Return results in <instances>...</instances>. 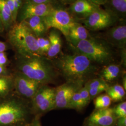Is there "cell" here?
<instances>
[{"mask_svg": "<svg viewBox=\"0 0 126 126\" xmlns=\"http://www.w3.org/2000/svg\"><path fill=\"white\" fill-rule=\"evenodd\" d=\"M116 119L113 108L95 109L86 119L84 126H114Z\"/></svg>", "mask_w": 126, "mask_h": 126, "instance_id": "7c38bea8", "label": "cell"}, {"mask_svg": "<svg viewBox=\"0 0 126 126\" xmlns=\"http://www.w3.org/2000/svg\"><path fill=\"white\" fill-rule=\"evenodd\" d=\"M8 62L7 55L5 52H0V65L6 67Z\"/></svg>", "mask_w": 126, "mask_h": 126, "instance_id": "f546056e", "label": "cell"}, {"mask_svg": "<svg viewBox=\"0 0 126 126\" xmlns=\"http://www.w3.org/2000/svg\"><path fill=\"white\" fill-rule=\"evenodd\" d=\"M113 112L116 118L126 117V102L124 101L119 104L114 108Z\"/></svg>", "mask_w": 126, "mask_h": 126, "instance_id": "4316f807", "label": "cell"}, {"mask_svg": "<svg viewBox=\"0 0 126 126\" xmlns=\"http://www.w3.org/2000/svg\"><path fill=\"white\" fill-rule=\"evenodd\" d=\"M99 8V6L89 0H76L71 5L69 12L74 18L84 19Z\"/></svg>", "mask_w": 126, "mask_h": 126, "instance_id": "5bb4252c", "label": "cell"}, {"mask_svg": "<svg viewBox=\"0 0 126 126\" xmlns=\"http://www.w3.org/2000/svg\"><path fill=\"white\" fill-rule=\"evenodd\" d=\"M106 92L112 100L115 102L122 100L126 94V91L123 86L118 84L109 86Z\"/></svg>", "mask_w": 126, "mask_h": 126, "instance_id": "7402d4cb", "label": "cell"}, {"mask_svg": "<svg viewBox=\"0 0 126 126\" xmlns=\"http://www.w3.org/2000/svg\"><path fill=\"white\" fill-rule=\"evenodd\" d=\"M43 18L48 30L54 28L65 37L67 36L70 29L78 23L69 11L60 8H56Z\"/></svg>", "mask_w": 126, "mask_h": 126, "instance_id": "8992f818", "label": "cell"}, {"mask_svg": "<svg viewBox=\"0 0 126 126\" xmlns=\"http://www.w3.org/2000/svg\"><path fill=\"white\" fill-rule=\"evenodd\" d=\"M122 83H123V87L124 88V89L126 91V76L124 77L123 78V81H122Z\"/></svg>", "mask_w": 126, "mask_h": 126, "instance_id": "74e56055", "label": "cell"}, {"mask_svg": "<svg viewBox=\"0 0 126 126\" xmlns=\"http://www.w3.org/2000/svg\"><path fill=\"white\" fill-rule=\"evenodd\" d=\"M50 47L47 55L50 58L57 56L60 52L62 47V40L59 32L54 30L51 31L48 37Z\"/></svg>", "mask_w": 126, "mask_h": 126, "instance_id": "ac0fdd59", "label": "cell"}, {"mask_svg": "<svg viewBox=\"0 0 126 126\" xmlns=\"http://www.w3.org/2000/svg\"><path fill=\"white\" fill-rule=\"evenodd\" d=\"M55 67L70 82L84 83L95 72L93 62L85 56L76 53L64 55L57 60Z\"/></svg>", "mask_w": 126, "mask_h": 126, "instance_id": "6da1fadb", "label": "cell"}, {"mask_svg": "<svg viewBox=\"0 0 126 126\" xmlns=\"http://www.w3.org/2000/svg\"><path fill=\"white\" fill-rule=\"evenodd\" d=\"M89 35L87 29L78 23L70 29L66 37L71 43V45H74L81 41L88 38Z\"/></svg>", "mask_w": 126, "mask_h": 126, "instance_id": "9a60e30c", "label": "cell"}, {"mask_svg": "<svg viewBox=\"0 0 126 126\" xmlns=\"http://www.w3.org/2000/svg\"><path fill=\"white\" fill-rule=\"evenodd\" d=\"M106 10L116 16L120 19L126 14V0H107L104 4Z\"/></svg>", "mask_w": 126, "mask_h": 126, "instance_id": "2e32d148", "label": "cell"}, {"mask_svg": "<svg viewBox=\"0 0 126 126\" xmlns=\"http://www.w3.org/2000/svg\"><path fill=\"white\" fill-rule=\"evenodd\" d=\"M0 18L4 30L7 31L15 23L11 12L6 0H0Z\"/></svg>", "mask_w": 126, "mask_h": 126, "instance_id": "d6986e66", "label": "cell"}, {"mask_svg": "<svg viewBox=\"0 0 126 126\" xmlns=\"http://www.w3.org/2000/svg\"><path fill=\"white\" fill-rule=\"evenodd\" d=\"M0 30L1 31H2V32L3 31V30H4V27H3V25L2 24V22L1 21V19L0 18Z\"/></svg>", "mask_w": 126, "mask_h": 126, "instance_id": "ab89813d", "label": "cell"}, {"mask_svg": "<svg viewBox=\"0 0 126 126\" xmlns=\"http://www.w3.org/2000/svg\"><path fill=\"white\" fill-rule=\"evenodd\" d=\"M83 86V83L67 82L55 88L54 109L69 108L73 95Z\"/></svg>", "mask_w": 126, "mask_h": 126, "instance_id": "30bf717a", "label": "cell"}, {"mask_svg": "<svg viewBox=\"0 0 126 126\" xmlns=\"http://www.w3.org/2000/svg\"><path fill=\"white\" fill-rule=\"evenodd\" d=\"M8 40L19 57L43 56L37 45V37L27 23H15L8 31Z\"/></svg>", "mask_w": 126, "mask_h": 126, "instance_id": "7a4b0ae2", "label": "cell"}, {"mask_svg": "<svg viewBox=\"0 0 126 126\" xmlns=\"http://www.w3.org/2000/svg\"><path fill=\"white\" fill-rule=\"evenodd\" d=\"M120 19L113 14L99 8L83 19V22L86 29L96 31L112 27Z\"/></svg>", "mask_w": 126, "mask_h": 126, "instance_id": "ba28073f", "label": "cell"}, {"mask_svg": "<svg viewBox=\"0 0 126 126\" xmlns=\"http://www.w3.org/2000/svg\"><path fill=\"white\" fill-rule=\"evenodd\" d=\"M2 32V31H1V30H0V32Z\"/></svg>", "mask_w": 126, "mask_h": 126, "instance_id": "7bdbcfd3", "label": "cell"}, {"mask_svg": "<svg viewBox=\"0 0 126 126\" xmlns=\"http://www.w3.org/2000/svg\"><path fill=\"white\" fill-rule=\"evenodd\" d=\"M72 46L77 53L85 56L93 63L104 65L113 60V51L104 41L89 37Z\"/></svg>", "mask_w": 126, "mask_h": 126, "instance_id": "5b68a950", "label": "cell"}, {"mask_svg": "<svg viewBox=\"0 0 126 126\" xmlns=\"http://www.w3.org/2000/svg\"><path fill=\"white\" fill-rule=\"evenodd\" d=\"M29 126H42L40 120V117L36 116L33 119L31 123L29 124Z\"/></svg>", "mask_w": 126, "mask_h": 126, "instance_id": "836d02e7", "label": "cell"}, {"mask_svg": "<svg viewBox=\"0 0 126 126\" xmlns=\"http://www.w3.org/2000/svg\"><path fill=\"white\" fill-rule=\"evenodd\" d=\"M12 126H29V124H27V123H25V122H24V123H19Z\"/></svg>", "mask_w": 126, "mask_h": 126, "instance_id": "f35d334b", "label": "cell"}, {"mask_svg": "<svg viewBox=\"0 0 126 126\" xmlns=\"http://www.w3.org/2000/svg\"><path fill=\"white\" fill-rule=\"evenodd\" d=\"M79 90L73 95L69 103V109H73L78 111H80L86 107Z\"/></svg>", "mask_w": 126, "mask_h": 126, "instance_id": "cb8c5ba5", "label": "cell"}, {"mask_svg": "<svg viewBox=\"0 0 126 126\" xmlns=\"http://www.w3.org/2000/svg\"><path fill=\"white\" fill-rule=\"evenodd\" d=\"M112 99L107 94L98 95L95 99V109H104L109 108Z\"/></svg>", "mask_w": 126, "mask_h": 126, "instance_id": "603a6c76", "label": "cell"}, {"mask_svg": "<svg viewBox=\"0 0 126 126\" xmlns=\"http://www.w3.org/2000/svg\"><path fill=\"white\" fill-rule=\"evenodd\" d=\"M61 3H63L64 4H68V0H58Z\"/></svg>", "mask_w": 126, "mask_h": 126, "instance_id": "60d3db41", "label": "cell"}, {"mask_svg": "<svg viewBox=\"0 0 126 126\" xmlns=\"http://www.w3.org/2000/svg\"><path fill=\"white\" fill-rule=\"evenodd\" d=\"M13 90V75L0 76V98L11 94Z\"/></svg>", "mask_w": 126, "mask_h": 126, "instance_id": "ffe728a7", "label": "cell"}, {"mask_svg": "<svg viewBox=\"0 0 126 126\" xmlns=\"http://www.w3.org/2000/svg\"><path fill=\"white\" fill-rule=\"evenodd\" d=\"M25 21L36 37H43L48 29L43 18L40 16H32L25 20Z\"/></svg>", "mask_w": 126, "mask_h": 126, "instance_id": "e0dca14e", "label": "cell"}, {"mask_svg": "<svg viewBox=\"0 0 126 126\" xmlns=\"http://www.w3.org/2000/svg\"><path fill=\"white\" fill-rule=\"evenodd\" d=\"M89 0L95 5L99 6L100 5L104 4L107 0Z\"/></svg>", "mask_w": 126, "mask_h": 126, "instance_id": "8d00e7d4", "label": "cell"}, {"mask_svg": "<svg viewBox=\"0 0 126 126\" xmlns=\"http://www.w3.org/2000/svg\"><path fill=\"white\" fill-rule=\"evenodd\" d=\"M52 3L35 4L26 1L18 12L16 22L25 21L32 16L45 17L57 8Z\"/></svg>", "mask_w": 126, "mask_h": 126, "instance_id": "8fae6325", "label": "cell"}, {"mask_svg": "<svg viewBox=\"0 0 126 126\" xmlns=\"http://www.w3.org/2000/svg\"><path fill=\"white\" fill-rule=\"evenodd\" d=\"M76 0H68V4H72Z\"/></svg>", "mask_w": 126, "mask_h": 126, "instance_id": "b9f144b4", "label": "cell"}, {"mask_svg": "<svg viewBox=\"0 0 126 126\" xmlns=\"http://www.w3.org/2000/svg\"><path fill=\"white\" fill-rule=\"evenodd\" d=\"M79 92L81 96L82 100L86 107L89 103L91 100L88 89L85 85L84 86H83L79 89Z\"/></svg>", "mask_w": 126, "mask_h": 126, "instance_id": "83f0119b", "label": "cell"}, {"mask_svg": "<svg viewBox=\"0 0 126 126\" xmlns=\"http://www.w3.org/2000/svg\"><path fill=\"white\" fill-rule=\"evenodd\" d=\"M107 83H108L106 81H105L102 78H99L91 80L88 82L86 83V85L89 89L99 87V86L104 85Z\"/></svg>", "mask_w": 126, "mask_h": 126, "instance_id": "f1b7e54d", "label": "cell"}, {"mask_svg": "<svg viewBox=\"0 0 126 126\" xmlns=\"http://www.w3.org/2000/svg\"><path fill=\"white\" fill-rule=\"evenodd\" d=\"M13 1L16 12L18 15V12L23 5L22 0H13Z\"/></svg>", "mask_w": 126, "mask_h": 126, "instance_id": "d6a6232c", "label": "cell"}, {"mask_svg": "<svg viewBox=\"0 0 126 126\" xmlns=\"http://www.w3.org/2000/svg\"><path fill=\"white\" fill-rule=\"evenodd\" d=\"M54 0H27L26 1L35 4H44V3H52L53 4Z\"/></svg>", "mask_w": 126, "mask_h": 126, "instance_id": "4dcf8cb0", "label": "cell"}, {"mask_svg": "<svg viewBox=\"0 0 126 126\" xmlns=\"http://www.w3.org/2000/svg\"><path fill=\"white\" fill-rule=\"evenodd\" d=\"M29 113L22 99L12 94L0 98V126H12L24 123Z\"/></svg>", "mask_w": 126, "mask_h": 126, "instance_id": "277c9868", "label": "cell"}, {"mask_svg": "<svg viewBox=\"0 0 126 126\" xmlns=\"http://www.w3.org/2000/svg\"><path fill=\"white\" fill-rule=\"evenodd\" d=\"M7 50V44L1 41H0V52H5Z\"/></svg>", "mask_w": 126, "mask_h": 126, "instance_id": "d590c367", "label": "cell"}, {"mask_svg": "<svg viewBox=\"0 0 126 126\" xmlns=\"http://www.w3.org/2000/svg\"><path fill=\"white\" fill-rule=\"evenodd\" d=\"M116 24L110 27L106 32V40L109 44L119 48H124L126 44V24L124 23Z\"/></svg>", "mask_w": 126, "mask_h": 126, "instance_id": "4fadbf2b", "label": "cell"}, {"mask_svg": "<svg viewBox=\"0 0 126 126\" xmlns=\"http://www.w3.org/2000/svg\"><path fill=\"white\" fill-rule=\"evenodd\" d=\"M114 126H126V117L117 118Z\"/></svg>", "mask_w": 126, "mask_h": 126, "instance_id": "1f68e13d", "label": "cell"}, {"mask_svg": "<svg viewBox=\"0 0 126 126\" xmlns=\"http://www.w3.org/2000/svg\"><path fill=\"white\" fill-rule=\"evenodd\" d=\"M120 68L116 64H110L106 66L101 72V77L105 81H113L119 76Z\"/></svg>", "mask_w": 126, "mask_h": 126, "instance_id": "44dd1931", "label": "cell"}, {"mask_svg": "<svg viewBox=\"0 0 126 126\" xmlns=\"http://www.w3.org/2000/svg\"><path fill=\"white\" fill-rule=\"evenodd\" d=\"M109 87V86L107 83L104 85L99 86V87L89 89L88 91H89V94L90 95V99H93L95 98H96L100 94L106 91Z\"/></svg>", "mask_w": 126, "mask_h": 126, "instance_id": "484cf974", "label": "cell"}, {"mask_svg": "<svg viewBox=\"0 0 126 126\" xmlns=\"http://www.w3.org/2000/svg\"><path fill=\"white\" fill-rule=\"evenodd\" d=\"M37 42L41 54L43 56L44 55L47 54L50 47V41L49 39L43 37H37Z\"/></svg>", "mask_w": 126, "mask_h": 126, "instance_id": "d4e9b609", "label": "cell"}, {"mask_svg": "<svg viewBox=\"0 0 126 126\" xmlns=\"http://www.w3.org/2000/svg\"><path fill=\"white\" fill-rule=\"evenodd\" d=\"M13 79L14 90L18 96L27 99H32L44 85L18 72L13 75Z\"/></svg>", "mask_w": 126, "mask_h": 126, "instance_id": "9c48e42d", "label": "cell"}, {"mask_svg": "<svg viewBox=\"0 0 126 126\" xmlns=\"http://www.w3.org/2000/svg\"><path fill=\"white\" fill-rule=\"evenodd\" d=\"M10 75L6 67L0 65V76H5Z\"/></svg>", "mask_w": 126, "mask_h": 126, "instance_id": "e575fe53", "label": "cell"}, {"mask_svg": "<svg viewBox=\"0 0 126 126\" xmlns=\"http://www.w3.org/2000/svg\"><path fill=\"white\" fill-rule=\"evenodd\" d=\"M55 88L44 85L36 92L32 100V111L36 116H40L54 109Z\"/></svg>", "mask_w": 126, "mask_h": 126, "instance_id": "52a82bcc", "label": "cell"}, {"mask_svg": "<svg viewBox=\"0 0 126 126\" xmlns=\"http://www.w3.org/2000/svg\"><path fill=\"white\" fill-rule=\"evenodd\" d=\"M17 72L42 85L53 82L57 73L53 64L43 57H19L16 63Z\"/></svg>", "mask_w": 126, "mask_h": 126, "instance_id": "3957f363", "label": "cell"}]
</instances>
